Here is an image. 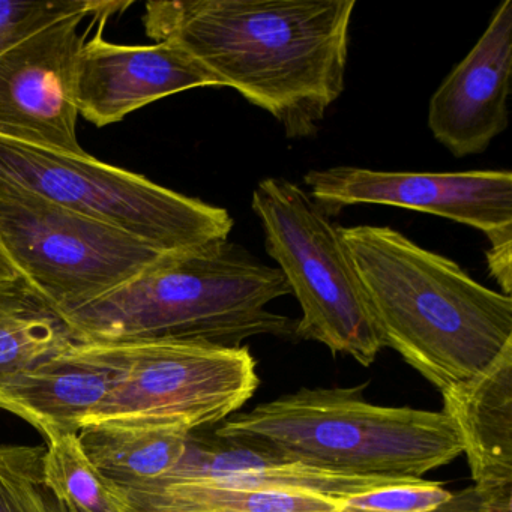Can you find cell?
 I'll list each match as a JSON object with an SVG mask.
<instances>
[{
	"mask_svg": "<svg viewBox=\"0 0 512 512\" xmlns=\"http://www.w3.org/2000/svg\"><path fill=\"white\" fill-rule=\"evenodd\" d=\"M355 0H170L146 4V34L181 47L268 112L289 139L316 136L346 88Z\"/></svg>",
	"mask_w": 512,
	"mask_h": 512,
	"instance_id": "obj_1",
	"label": "cell"
},
{
	"mask_svg": "<svg viewBox=\"0 0 512 512\" xmlns=\"http://www.w3.org/2000/svg\"><path fill=\"white\" fill-rule=\"evenodd\" d=\"M383 347L440 392L512 347V298L386 226L340 227Z\"/></svg>",
	"mask_w": 512,
	"mask_h": 512,
	"instance_id": "obj_2",
	"label": "cell"
},
{
	"mask_svg": "<svg viewBox=\"0 0 512 512\" xmlns=\"http://www.w3.org/2000/svg\"><path fill=\"white\" fill-rule=\"evenodd\" d=\"M290 293L277 266L226 239L169 254L62 317L77 343L176 340L239 347L259 335L295 337L296 323L266 308Z\"/></svg>",
	"mask_w": 512,
	"mask_h": 512,
	"instance_id": "obj_3",
	"label": "cell"
},
{
	"mask_svg": "<svg viewBox=\"0 0 512 512\" xmlns=\"http://www.w3.org/2000/svg\"><path fill=\"white\" fill-rule=\"evenodd\" d=\"M355 388H302L221 422L214 436L359 478L422 479L463 445L443 412L368 403Z\"/></svg>",
	"mask_w": 512,
	"mask_h": 512,
	"instance_id": "obj_4",
	"label": "cell"
},
{
	"mask_svg": "<svg viewBox=\"0 0 512 512\" xmlns=\"http://www.w3.org/2000/svg\"><path fill=\"white\" fill-rule=\"evenodd\" d=\"M77 347L116 373L109 394L82 430L193 433L229 419L259 388L257 362L245 346L154 340Z\"/></svg>",
	"mask_w": 512,
	"mask_h": 512,
	"instance_id": "obj_5",
	"label": "cell"
},
{
	"mask_svg": "<svg viewBox=\"0 0 512 512\" xmlns=\"http://www.w3.org/2000/svg\"><path fill=\"white\" fill-rule=\"evenodd\" d=\"M23 194L112 224L164 253L226 241L233 218L220 206L176 193L145 176L0 139V196Z\"/></svg>",
	"mask_w": 512,
	"mask_h": 512,
	"instance_id": "obj_6",
	"label": "cell"
},
{
	"mask_svg": "<svg viewBox=\"0 0 512 512\" xmlns=\"http://www.w3.org/2000/svg\"><path fill=\"white\" fill-rule=\"evenodd\" d=\"M251 208L262 224L269 257L301 305L295 338L323 344L362 367L373 365L385 347L340 226L310 194L283 178L262 179Z\"/></svg>",
	"mask_w": 512,
	"mask_h": 512,
	"instance_id": "obj_7",
	"label": "cell"
},
{
	"mask_svg": "<svg viewBox=\"0 0 512 512\" xmlns=\"http://www.w3.org/2000/svg\"><path fill=\"white\" fill-rule=\"evenodd\" d=\"M0 250L61 316L170 254L112 224L23 194L0 196Z\"/></svg>",
	"mask_w": 512,
	"mask_h": 512,
	"instance_id": "obj_8",
	"label": "cell"
},
{
	"mask_svg": "<svg viewBox=\"0 0 512 512\" xmlns=\"http://www.w3.org/2000/svg\"><path fill=\"white\" fill-rule=\"evenodd\" d=\"M310 197L326 212L383 205L466 224L494 245L512 242L511 170L413 173L340 166L304 176Z\"/></svg>",
	"mask_w": 512,
	"mask_h": 512,
	"instance_id": "obj_9",
	"label": "cell"
},
{
	"mask_svg": "<svg viewBox=\"0 0 512 512\" xmlns=\"http://www.w3.org/2000/svg\"><path fill=\"white\" fill-rule=\"evenodd\" d=\"M88 16L56 20L0 53V139L86 154L77 139L76 67Z\"/></svg>",
	"mask_w": 512,
	"mask_h": 512,
	"instance_id": "obj_10",
	"label": "cell"
},
{
	"mask_svg": "<svg viewBox=\"0 0 512 512\" xmlns=\"http://www.w3.org/2000/svg\"><path fill=\"white\" fill-rule=\"evenodd\" d=\"M512 2L503 0L469 55L446 76L428 104V128L454 157L487 151L509 124Z\"/></svg>",
	"mask_w": 512,
	"mask_h": 512,
	"instance_id": "obj_11",
	"label": "cell"
},
{
	"mask_svg": "<svg viewBox=\"0 0 512 512\" xmlns=\"http://www.w3.org/2000/svg\"><path fill=\"white\" fill-rule=\"evenodd\" d=\"M103 26L83 44L76 67L77 109L91 124H116L154 101L188 89L218 88L214 77L181 47L107 43Z\"/></svg>",
	"mask_w": 512,
	"mask_h": 512,
	"instance_id": "obj_12",
	"label": "cell"
},
{
	"mask_svg": "<svg viewBox=\"0 0 512 512\" xmlns=\"http://www.w3.org/2000/svg\"><path fill=\"white\" fill-rule=\"evenodd\" d=\"M163 478L265 493L347 499L418 479L359 478L304 466L236 440L190 433L184 457ZM161 479V478H160Z\"/></svg>",
	"mask_w": 512,
	"mask_h": 512,
	"instance_id": "obj_13",
	"label": "cell"
},
{
	"mask_svg": "<svg viewBox=\"0 0 512 512\" xmlns=\"http://www.w3.org/2000/svg\"><path fill=\"white\" fill-rule=\"evenodd\" d=\"M472 473L493 512H512V347L487 370L442 391Z\"/></svg>",
	"mask_w": 512,
	"mask_h": 512,
	"instance_id": "obj_14",
	"label": "cell"
},
{
	"mask_svg": "<svg viewBox=\"0 0 512 512\" xmlns=\"http://www.w3.org/2000/svg\"><path fill=\"white\" fill-rule=\"evenodd\" d=\"M115 371L80 352H67L0 380V409L34 425L46 442L79 434L109 394Z\"/></svg>",
	"mask_w": 512,
	"mask_h": 512,
	"instance_id": "obj_15",
	"label": "cell"
},
{
	"mask_svg": "<svg viewBox=\"0 0 512 512\" xmlns=\"http://www.w3.org/2000/svg\"><path fill=\"white\" fill-rule=\"evenodd\" d=\"M109 487L127 512H337L341 500L166 478L136 487Z\"/></svg>",
	"mask_w": 512,
	"mask_h": 512,
	"instance_id": "obj_16",
	"label": "cell"
},
{
	"mask_svg": "<svg viewBox=\"0 0 512 512\" xmlns=\"http://www.w3.org/2000/svg\"><path fill=\"white\" fill-rule=\"evenodd\" d=\"M76 343L64 317L22 275L0 280V380Z\"/></svg>",
	"mask_w": 512,
	"mask_h": 512,
	"instance_id": "obj_17",
	"label": "cell"
},
{
	"mask_svg": "<svg viewBox=\"0 0 512 512\" xmlns=\"http://www.w3.org/2000/svg\"><path fill=\"white\" fill-rule=\"evenodd\" d=\"M190 433L91 427L79 440L89 463L115 487H136L163 478L184 457Z\"/></svg>",
	"mask_w": 512,
	"mask_h": 512,
	"instance_id": "obj_18",
	"label": "cell"
},
{
	"mask_svg": "<svg viewBox=\"0 0 512 512\" xmlns=\"http://www.w3.org/2000/svg\"><path fill=\"white\" fill-rule=\"evenodd\" d=\"M44 470L50 488L68 512H127L106 479L89 463L79 434L47 443Z\"/></svg>",
	"mask_w": 512,
	"mask_h": 512,
	"instance_id": "obj_19",
	"label": "cell"
},
{
	"mask_svg": "<svg viewBox=\"0 0 512 512\" xmlns=\"http://www.w3.org/2000/svg\"><path fill=\"white\" fill-rule=\"evenodd\" d=\"M44 446L0 445V512H68L46 478Z\"/></svg>",
	"mask_w": 512,
	"mask_h": 512,
	"instance_id": "obj_20",
	"label": "cell"
},
{
	"mask_svg": "<svg viewBox=\"0 0 512 512\" xmlns=\"http://www.w3.org/2000/svg\"><path fill=\"white\" fill-rule=\"evenodd\" d=\"M130 5L98 0H0V53L71 14L88 13L95 19H109Z\"/></svg>",
	"mask_w": 512,
	"mask_h": 512,
	"instance_id": "obj_21",
	"label": "cell"
},
{
	"mask_svg": "<svg viewBox=\"0 0 512 512\" xmlns=\"http://www.w3.org/2000/svg\"><path fill=\"white\" fill-rule=\"evenodd\" d=\"M452 494L439 482L418 479L341 499L337 512H430L449 502Z\"/></svg>",
	"mask_w": 512,
	"mask_h": 512,
	"instance_id": "obj_22",
	"label": "cell"
},
{
	"mask_svg": "<svg viewBox=\"0 0 512 512\" xmlns=\"http://www.w3.org/2000/svg\"><path fill=\"white\" fill-rule=\"evenodd\" d=\"M485 257H487L488 271H490L491 277L497 281L503 295L511 296L512 242L488 248Z\"/></svg>",
	"mask_w": 512,
	"mask_h": 512,
	"instance_id": "obj_23",
	"label": "cell"
},
{
	"mask_svg": "<svg viewBox=\"0 0 512 512\" xmlns=\"http://www.w3.org/2000/svg\"><path fill=\"white\" fill-rule=\"evenodd\" d=\"M430 512H493L484 500L476 493L475 488H466L463 491H457L452 494L451 500L445 505L433 509Z\"/></svg>",
	"mask_w": 512,
	"mask_h": 512,
	"instance_id": "obj_24",
	"label": "cell"
},
{
	"mask_svg": "<svg viewBox=\"0 0 512 512\" xmlns=\"http://www.w3.org/2000/svg\"><path fill=\"white\" fill-rule=\"evenodd\" d=\"M17 275H19V272L11 265L4 251L0 250V280H8V278H14Z\"/></svg>",
	"mask_w": 512,
	"mask_h": 512,
	"instance_id": "obj_25",
	"label": "cell"
}]
</instances>
